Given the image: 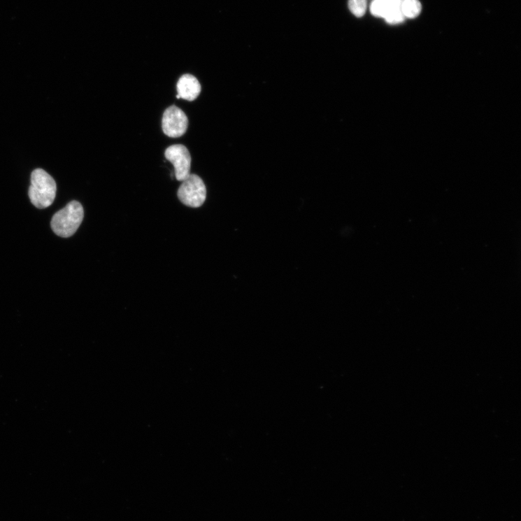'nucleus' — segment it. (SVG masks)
I'll list each match as a JSON object with an SVG mask.
<instances>
[{"mask_svg": "<svg viewBox=\"0 0 521 521\" xmlns=\"http://www.w3.org/2000/svg\"><path fill=\"white\" fill-rule=\"evenodd\" d=\"M57 184L53 178L43 169L34 170L31 176L29 196L38 208H46L55 201Z\"/></svg>", "mask_w": 521, "mask_h": 521, "instance_id": "f257e3e1", "label": "nucleus"}, {"mask_svg": "<svg viewBox=\"0 0 521 521\" xmlns=\"http://www.w3.org/2000/svg\"><path fill=\"white\" fill-rule=\"evenodd\" d=\"M83 217L85 211L81 204L73 201L55 213L51 221V227L57 236L70 238L78 231Z\"/></svg>", "mask_w": 521, "mask_h": 521, "instance_id": "f03ea898", "label": "nucleus"}, {"mask_svg": "<svg viewBox=\"0 0 521 521\" xmlns=\"http://www.w3.org/2000/svg\"><path fill=\"white\" fill-rule=\"evenodd\" d=\"M402 13L405 17L414 18L422 11V5L419 0H403Z\"/></svg>", "mask_w": 521, "mask_h": 521, "instance_id": "0eeeda50", "label": "nucleus"}, {"mask_svg": "<svg viewBox=\"0 0 521 521\" xmlns=\"http://www.w3.org/2000/svg\"><path fill=\"white\" fill-rule=\"evenodd\" d=\"M348 7L354 15L361 17L366 13L367 0H349Z\"/></svg>", "mask_w": 521, "mask_h": 521, "instance_id": "6e6552de", "label": "nucleus"}, {"mask_svg": "<svg viewBox=\"0 0 521 521\" xmlns=\"http://www.w3.org/2000/svg\"><path fill=\"white\" fill-rule=\"evenodd\" d=\"M162 130L166 136L179 138L183 136L189 127V119L185 113L176 106L166 109L162 117Z\"/></svg>", "mask_w": 521, "mask_h": 521, "instance_id": "39448f33", "label": "nucleus"}, {"mask_svg": "<svg viewBox=\"0 0 521 521\" xmlns=\"http://www.w3.org/2000/svg\"><path fill=\"white\" fill-rule=\"evenodd\" d=\"M384 18L386 22L390 24H396L403 22L405 20V17L402 13L401 6L389 11Z\"/></svg>", "mask_w": 521, "mask_h": 521, "instance_id": "1a4fd4ad", "label": "nucleus"}, {"mask_svg": "<svg viewBox=\"0 0 521 521\" xmlns=\"http://www.w3.org/2000/svg\"><path fill=\"white\" fill-rule=\"evenodd\" d=\"M178 197L187 206H201L206 198V187L203 180L197 175L191 174L182 182Z\"/></svg>", "mask_w": 521, "mask_h": 521, "instance_id": "7ed1b4c3", "label": "nucleus"}, {"mask_svg": "<svg viewBox=\"0 0 521 521\" xmlns=\"http://www.w3.org/2000/svg\"><path fill=\"white\" fill-rule=\"evenodd\" d=\"M178 99L194 101L201 92V86L198 79L191 75H183L177 83Z\"/></svg>", "mask_w": 521, "mask_h": 521, "instance_id": "423d86ee", "label": "nucleus"}, {"mask_svg": "<svg viewBox=\"0 0 521 521\" xmlns=\"http://www.w3.org/2000/svg\"><path fill=\"white\" fill-rule=\"evenodd\" d=\"M377 1L381 3L386 7L387 10V13L389 11H390L391 10L394 8L401 7L402 5L403 0H377Z\"/></svg>", "mask_w": 521, "mask_h": 521, "instance_id": "9d476101", "label": "nucleus"}, {"mask_svg": "<svg viewBox=\"0 0 521 521\" xmlns=\"http://www.w3.org/2000/svg\"><path fill=\"white\" fill-rule=\"evenodd\" d=\"M164 156L174 166L176 178L183 182L191 175L192 157L184 145L176 144L166 150Z\"/></svg>", "mask_w": 521, "mask_h": 521, "instance_id": "20e7f679", "label": "nucleus"}]
</instances>
